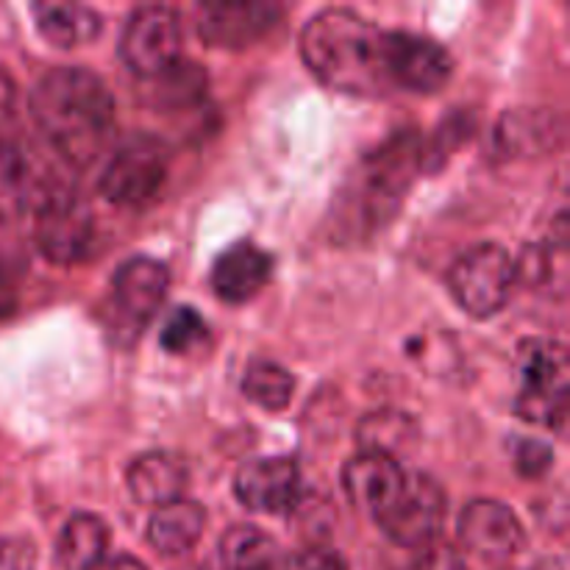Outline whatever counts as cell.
<instances>
[{
    "mask_svg": "<svg viewBox=\"0 0 570 570\" xmlns=\"http://www.w3.org/2000/svg\"><path fill=\"white\" fill-rule=\"evenodd\" d=\"M445 510L443 488L429 473H406L404 490L376 523L395 546L417 551L440 540Z\"/></svg>",
    "mask_w": 570,
    "mask_h": 570,
    "instance_id": "9c48e42d",
    "label": "cell"
},
{
    "mask_svg": "<svg viewBox=\"0 0 570 570\" xmlns=\"http://www.w3.org/2000/svg\"><path fill=\"white\" fill-rule=\"evenodd\" d=\"M423 167V142L415 128L395 131L362 156L345 176L332 206V232L343 243H360L387 226L410 195Z\"/></svg>",
    "mask_w": 570,
    "mask_h": 570,
    "instance_id": "7a4b0ae2",
    "label": "cell"
},
{
    "mask_svg": "<svg viewBox=\"0 0 570 570\" xmlns=\"http://www.w3.org/2000/svg\"><path fill=\"white\" fill-rule=\"evenodd\" d=\"M33 20H37V31L42 33L45 42L65 50L92 42L104 31V20L98 11L81 3H67V0L33 3Z\"/></svg>",
    "mask_w": 570,
    "mask_h": 570,
    "instance_id": "d6986e66",
    "label": "cell"
},
{
    "mask_svg": "<svg viewBox=\"0 0 570 570\" xmlns=\"http://www.w3.org/2000/svg\"><path fill=\"white\" fill-rule=\"evenodd\" d=\"M568 379L566 343L546 337L527 340L518 351V417L560 432L568 417Z\"/></svg>",
    "mask_w": 570,
    "mask_h": 570,
    "instance_id": "277c9868",
    "label": "cell"
},
{
    "mask_svg": "<svg viewBox=\"0 0 570 570\" xmlns=\"http://www.w3.org/2000/svg\"><path fill=\"white\" fill-rule=\"evenodd\" d=\"M515 284V259L504 245L495 243L473 245L449 271V287L456 304L476 321L499 315Z\"/></svg>",
    "mask_w": 570,
    "mask_h": 570,
    "instance_id": "5b68a950",
    "label": "cell"
},
{
    "mask_svg": "<svg viewBox=\"0 0 570 570\" xmlns=\"http://www.w3.org/2000/svg\"><path fill=\"white\" fill-rule=\"evenodd\" d=\"M209 328H206L204 317L198 309H189V306H178L167 315L165 326H161L159 345L167 354H189L198 343H204Z\"/></svg>",
    "mask_w": 570,
    "mask_h": 570,
    "instance_id": "d4e9b609",
    "label": "cell"
},
{
    "mask_svg": "<svg viewBox=\"0 0 570 570\" xmlns=\"http://www.w3.org/2000/svg\"><path fill=\"white\" fill-rule=\"evenodd\" d=\"M126 484L137 504L159 510L181 499L189 484V465L170 451H148L128 465Z\"/></svg>",
    "mask_w": 570,
    "mask_h": 570,
    "instance_id": "e0dca14e",
    "label": "cell"
},
{
    "mask_svg": "<svg viewBox=\"0 0 570 570\" xmlns=\"http://www.w3.org/2000/svg\"><path fill=\"white\" fill-rule=\"evenodd\" d=\"M109 527L92 512H76L56 540V560L65 570H95L106 560Z\"/></svg>",
    "mask_w": 570,
    "mask_h": 570,
    "instance_id": "44dd1931",
    "label": "cell"
},
{
    "mask_svg": "<svg viewBox=\"0 0 570 570\" xmlns=\"http://www.w3.org/2000/svg\"><path fill=\"white\" fill-rule=\"evenodd\" d=\"M273 256L254 243H234L212 265V289L223 304H248L273 276Z\"/></svg>",
    "mask_w": 570,
    "mask_h": 570,
    "instance_id": "2e32d148",
    "label": "cell"
},
{
    "mask_svg": "<svg viewBox=\"0 0 570 570\" xmlns=\"http://www.w3.org/2000/svg\"><path fill=\"white\" fill-rule=\"evenodd\" d=\"M456 534H460L462 551L484 562H493V566L512 560L527 543V534H523L515 512L493 499L471 501L462 510Z\"/></svg>",
    "mask_w": 570,
    "mask_h": 570,
    "instance_id": "30bf717a",
    "label": "cell"
},
{
    "mask_svg": "<svg viewBox=\"0 0 570 570\" xmlns=\"http://www.w3.org/2000/svg\"><path fill=\"white\" fill-rule=\"evenodd\" d=\"M415 440L417 421L406 412L393 410V406L371 412L356 426V443H360L362 454H382L390 460H399L415 445Z\"/></svg>",
    "mask_w": 570,
    "mask_h": 570,
    "instance_id": "7402d4cb",
    "label": "cell"
},
{
    "mask_svg": "<svg viewBox=\"0 0 570 570\" xmlns=\"http://www.w3.org/2000/svg\"><path fill=\"white\" fill-rule=\"evenodd\" d=\"M17 111V81L0 67V128L11 126Z\"/></svg>",
    "mask_w": 570,
    "mask_h": 570,
    "instance_id": "4dcf8cb0",
    "label": "cell"
},
{
    "mask_svg": "<svg viewBox=\"0 0 570 570\" xmlns=\"http://www.w3.org/2000/svg\"><path fill=\"white\" fill-rule=\"evenodd\" d=\"M282 20L276 3H212L200 14V37L212 48L239 50L265 39Z\"/></svg>",
    "mask_w": 570,
    "mask_h": 570,
    "instance_id": "4fadbf2b",
    "label": "cell"
},
{
    "mask_svg": "<svg viewBox=\"0 0 570 570\" xmlns=\"http://www.w3.org/2000/svg\"><path fill=\"white\" fill-rule=\"evenodd\" d=\"M406 570H465V560L456 546L434 540V543L417 549L415 560L406 566Z\"/></svg>",
    "mask_w": 570,
    "mask_h": 570,
    "instance_id": "4316f807",
    "label": "cell"
},
{
    "mask_svg": "<svg viewBox=\"0 0 570 570\" xmlns=\"http://www.w3.org/2000/svg\"><path fill=\"white\" fill-rule=\"evenodd\" d=\"M206 529V510L198 501L178 499L159 507L148 523V543L161 557H181L198 546Z\"/></svg>",
    "mask_w": 570,
    "mask_h": 570,
    "instance_id": "ffe728a7",
    "label": "cell"
},
{
    "mask_svg": "<svg viewBox=\"0 0 570 570\" xmlns=\"http://www.w3.org/2000/svg\"><path fill=\"white\" fill-rule=\"evenodd\" d=\"M181 17L170 6H139L120 37V59L139 78H156L181 61Z\"/></svg>",
    "mask_w": 570,
    "mask_h": 570,
    "instance_id": "ba28073f",
    "label": "cell"
},
{
    "mask_svg": "<svg viewBox=\"0 0 570 570\" xmlns=\"http://www.w3.org/2000/svg\"><path fill=\"white\" fill-rule=\"evenodd\" d=\"M390 83L393 89L432 95L454 76V59L434 39L412 31H387Z\"/></svg>",
    "mask_w": 570,
    "mask_h": 570,
    "instance_id": "8fae6325",
    "label": "cell"
},
{
    "mask_svg": "<svg viewBox=\"0 0 570 570\" xmlns=\"http://www.w3.org/2000/svg\"><path fill=\"white\" fill-rule=\"evenodd\" d=\"M239 504L265 515H282L301 504V468L293 456H265L243 465L234 476Z\"/></svg>",
    "mask_w": 570,
    "mask_h": 570,
    "instance_id": "7c38bea8",
    "label": "cell"
},
{
    "mask_svg": "<svg viewBox=\"0 0 570 570\" xmlns=\"http://www.w3.org/2000/svg\"><path fill=\"white\" fill-rule=\"evenodd\" d=\"M301 59L323 87L354 98L395 92L387 31L351 9H323L301 31Z\"/></svg>",
    "mask_w": 570,
    "mask_h": 570,
    "instance_id": "6da1fadb",
    "label": "cell"
},
{
    "mask_svg": "<svg viewBox=\"0 0 570 570\" xmlns=\"http://www.w3.org/2000/svg\"><path fill=\"white\" fill-rule=\"evenodd\" d=\"M170 154L161 139L137 134L126 139L100 176V195L115 206H142L159 195L167 181Z\"/></svg>",
    "mask_w": 570,
    "mask_h": 570,
    "instance_id": "8992f818",
    "label": "cell"
},
{
    "mask_svg": "<svg viewBox=\"0 0 570 570\" xmlns=\"http://www.w3.org/2000/svg\"><path fill=\"white\" fill-rule=\"evenodd\" d=\"M554 462V451L551 445H546L543 440H518L515 445V468L521 476L538 479Z\"/></svg>",
    "mask_w": 570,
    "mask_h": 570,
    "instance_id": "83f0119b",
    "label": "cell"
},
{
    "mask_svg": "<svg viewBox=\"0 0 570 570\" xmlns=\"http://www.w3.org/2000/svg\"><path fill=\"white\" fill-rule=\"evenodd\" d=\"M170 289V271L165 262L134 256L115 273V306L137 328L148 326L161 309Z\"/></svg>",
    "mask_w": 570,
    "mask_h": 570,
    "instance_id": "5bb4252c",
    "label": "cell"
},
{
    "mask_svg": "<svg viewBox=\"0 0 570 570\" xmlns=\"http://www.w3.org/2000/svg\"><path fill=\"white\" fill-rule=\"evenodd\" d=\"M28 104L50 148L72 167L89 165L100 154L115 122V98L87 67L48 70Z\"/></svg>",
    "mask_w": 570,
    "mask_h": 570,
    "instance_id": "3957f363",
    "label": "cell"
},
{
    "mask_svg": "<svg viewBox=\"0 0 570 570\" xmlns=\"http://www.w3.org/2000/svg\"><path fill=\"white\" fill-rule=\"evenodd\" d=\"M156 81H159L156 100L161 106H170V109L181 104H195L206 89L204 70L198 65H181V61L173 65L167 72H161V76H156Z\"/></svg>",
    "mask_w": 570,
    "mask_h": 570,
    "instance_id": "484cf974",
    "label": "cell"
},
{
    "mask_svg": "<svg viewBox=\"0 0 570 570\" xmlns=\"http://www.w3.org/2000/svg\"><path fill=\"white\" fill-rule=\"evenodd\" d=\"M33 239L39 254L53 265H76L89 254L95 217L76 187L59 189L33 209Z\"/></svg>",
    "mask_w": 570,
    "mask_h": 570,
    "instance_id": "52a82bcc",
    "label": "cell"
},
{
    "mask_svg": "<svg viewBox=\"0 0 570 570\" xmlns=\"http://www.w3.org/2000/svg\"><path fill=\"white\" fill-rule=\"evenodd\" d=\"M284 570H348V568H345L343 557L334 554L332 549L312 546V549L295 551V554L284 562Z\"/></svg>",
    "mask_w": 570,
    "mask_h": 570,
    "instance_id": "f546056e",
    "label": "cell"
},
{
    "mask_svg": "<svg viewBox=\"0 0 570 570\" xmlns=\"http://www.w3.org/2000/svg\"><path fill=\"white\" fill-rule=\"evenodd\" d=\"M223 570H278L282 554L276 540L250 523L232 527L220 540Z\"/></svg>",
    "mask_w": 570,
    "mask_h": 570,
    "instance_id": "603a6c76",
    "label": "cell"
},
{
    "mask_svg": "<svg viewBox=\"0 0 570 570\" xmlns=\"http://www.w3.org/2000/svg\"><path fill=\"white\" fill-rule=\"evenodd\" d=\"M37 568V546L22 534L0 538V570H33Z\"/></svg>",
    "mask_w": 570,
    "mask_h": 570,
    "instance_id": "f1b7e54d",
    "label": "cell"
},
{
    "mask_svg": "<svg viewBox=\"0 0 570 570\" xmlns=\"http://www.w3.org/2000/svg\"><path fill=\"white\" fill-rule=\"evenodd\" d=\"M95 570H148L137 557H111V560H104Z\"/></svg>",
    "mask_w": 570,
    "mask_h": 570,
    "instance_id": "1f68e13d",
    "label": "cell"
},
{
    "mask_svg": "<svg viewBox=\"0 0 570 570\" xmlns=\"http://www.w3.org/2000/svg\"><path fill=\"white\" fill-rule=\"evenodd\" d=\"M243 393L250 404L259 410L278 412L289 404L295 393V376L287 367L276 365V362H250L248 371L243 376Z\"/></svg>",
    "mask_w": 570,
    "mask_h": 570,
    "instance_id": "cb8c5ba5",
    "label": "cell"
},
{
    "mask_svg": "<svg viewBox=\"0 0 570 570\" xmlns=\"http://www.w3.org/2000/svg\"><path fill=\"white\" fill-rule=\"evenodd\" d=\"M404 484L406 473L401 471L399 460L382 454H360L343 468L345 495L356 510L371 515L373 521H379L395 504Z\"/></svg>",
    "mask_w": 570,
    "mask_h": 570,
    "instance_id": "9a60e30c",
    "label": "cell"
},
{
    "mask_svg": "<svg viewBox=\"0 0 570 570\" xmlns=\"http://www.w3.org/2000/svg\"><path fill=\"white\" fill-rule=\"evenodd\" d=\"M566 137V122L551 109H512L495 128V148L507 159L540 156L554 150Z\"/></svg>",
    "mask_w": 570,
    "mask_h": 570,
    "instance_id": "ac0fdd59",
    "label": "cell"
}]
</instances>
